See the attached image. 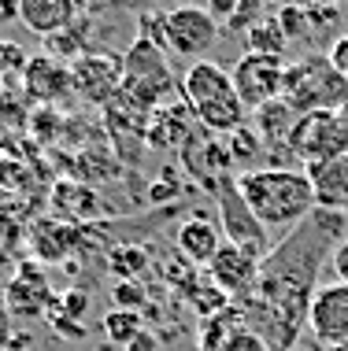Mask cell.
Masks as SVG:
<instances>
[{
	"instance_id": "cell-1",
	"label": "cell",
	"mask_w": 348,
	"mask_h": 351,
	"mask_svg": "<svg viewBox=\"0 0 348 351\" xmlns=\"http://www.w3.org/2000/svg\"><path fill=\"white\" fill-rule=\"evenodd\" d=\"M237 189L263 230H297L318 211L315 185L308 178V170L293 167L244 170V174H237Z\"/></svg>"
},
{
	"instance_id": "cell-2",
	"label": "cell",
	"mask_w": 348,
	"mask_h": 351,
	"mask_svg": "<svg viewBox=\"0 0 348 351\" xmlns=\"http://www.w3.org/2000/svg\"><path fill=\"white\" fill-rule=\"evenodd\" d=\"M182 97H185V108L196 115V122L215 137L219 134L230 137L248 119V108L241 104L237 89H233L230 71L211 63V60L189 63V71L182 78Z\"/></svg>"
},
{
	"instance_id": "cell-3",
	"label": "cell",
	"mask_w": 348,
	"mask_h": 351,
	"mask_svg": "<svg viewBox=\"0 0 348 351\" xmlns=\"http://www.w3.org/2000/svg\"><path fill=\"white\" fill-rule=\"evenodd\" d=\"M281 100H286L297 115L341 111V108H348V78L330 63V56H304V60H297L286 67Z\"/></svg>"
},
{
	"instance_id": "cell-4",
	"label": "cell",
	"mask_w": 348,
	"mask_h": 351,
	"mask_svg": "<svg viewBox=\"0 0 348 351\" xmlns=\"http://www.w3.org/2000/svg\"><path fill=\"white\" fill-rule=\"evenodd\" d=\"M145 37H152L159 49H171L185 60H204L219 41V19L204 4H174L156 19H145Z\"/></svg>"
},
{
	"instance_id": "cell-5",
	"label": "cell",
	"mask_w": 348,
	"mask_h": 351,
	"mask_svg": "<svg viewBox=\"0 0 348 351\" xmlns=\"http://www.w3.org/2000/svg\"><path fill=\"white\" fill-rule=\"evenodd\" d=\"M171 71H167V56L163 49L152 41V37L141 34L130 52L122 56V89L119 100H130L134 108L145 115V111H156L163 97L171 93Z\"/></svg>"
},
{
	"instance_id": "cell-6",
	"label": "cell",
	"mask_w": 348,
	"mask_h": 351,
	"mask_svg": "<svg viewBox=\"0 0 348 351\" xmlns=\"http://www.w3.org/2000/svg\"><path fill=\"white\" fill-rule=\"evenodd\" d=\"M286 148L293 152L297 159H304L308 167L348 156V108L300 115L297 126H293V134H289Z\"/></svg>"
},
{
	"instance_id": "cell-7",
	"label": "cell",
	"mask_w": 348,
	"mask_h": 351,
	"mask_svg": "<svg viewBox=\"0 0 348 351\" xmlns=\"http://www.w3.org/2000/svg\"><path fill=\"white\" fill-rule=\"evenodd\" d=\"M211 193L219 196L222 237H227L230 244H241V248L252 252L256 259H267V255L275 252V248H270V237L259 226V218L248 211V204H244V196H241V189H237V178H222Z\"/></svg>"
},
{
	"instance_id": "cell-8",
	"label": "cell",
	"mask_w": 348,
	"mask_h": 351,
	"mask_svg": "<svg viewBox=\"0 0 348 351\" xmlns=\"http://www.w3.org/2000/svg\"><path fill=\"white\" fill-rule=\"evenodd\" d=\"M233 89H237L241 104L248 111H259L263 104L281 100V82H286V63L281 60H267V56L244 52L237 63L230 67Z\"/></svg>"
},
{
	"instance_id": "cell-9",
	"label": "cell",
	"mask_w": 348,
	"mask_h": 351,
	"mask_svg": "<svg viewBox=\"0 0 348 351\" xmlns=\"http://www.w3.org/2000/svg\"><path fill=\"white\" fill-rule=\"evenodd\" d=\"M308 329L318 344H348V285L330 281L318 285L312 307H308Z\"/></svg>"
},
{
	"instance_id": "cell-10",
	"label": "cell",
	"mask_w": 348,
	"mask_h": 351,
	"mask_svg": "<svg viewBox=\"0 0 348 351\" xmlns=\"http://www.w3.org/2000/svg\"><path fill=\"white\" fill-rule=\"evenodd\" d=\"M259 267H263V259H256L252 252H244L241 244L227 241L219 252H215V259L208 263V281L222 292V296L244 300L252 289H256Z\"/></svg>"
},
{
	"instance_id": "cell-11",
	"label": "cell",
	"mask_w": 348,
	"mask_h": 351,
	"mask_svg": "<svg viewBox=\"0 0 348 351\" xmlns=\"http://www.w3.org/2000/svg\"><path fill=\"white\" fill-rule=\"evenodd\" d=\"M122 89V60L115 56H82L71 63V93L89 104H108Z\"/></svg>"
},
{
	"instance_id": "cell-12",
	"label": "cell",
	"mask_w": 348,
	"mask_h": 351,
	"mask_svg": "<svg viewBox=\"0 0 348 351\" xmlns=\"http://www.w3.org/2000/svg\"><path fill=\"white\" fill-rule=\"evenodd\" d=\"M178 255H182L185 263H193V267H208L215 259V252L227 244V237H222V226L211 222V218L204 215H193L185 218L182 226H178Z\"/></svg>"
},
{
	"instance_id": "cell-13",
	"label": "cell",
	"mask_w": 348,
	"mask_h": 351,
	"mask_svg": "<svg viewBox=\"0 0 348 351\" xmlns=\"http://www.w3.org/2000/svg\"><path fill=\"white\" fill-rule=\"evenodd\" d=\"M23 85H26V93H30L34 100H41V104L63 100L71 93V67L56 63L52 56H37V60H26Z\"/></svg>"
},
{
	"instance_id": "cell-14",
	"label": "cell",
	"mask_w": 348,
	"mask_h": 351,
	"mask_svg": "<svg viewBox=\"0 0 348 351\" xmlns=\"http://www.w3.org/2000/svg\"><path fill=\"white\" fill-rule=\"evenodd\" d=\"M308 178L315 185V200L323 211L348 215V156L326 159V163H312Z\"/></svg>"
},
{
	"instance_id": "cell-15",
	"label": "cell",
	"mask_w": 348,
	"mask_h": 351,
	"mask_svg": "<svg viewBox=\"0 0 348 351\" xmlns=\"http://www.w3.org/2000/svg\"><path fill=\"white\" fill-rule=\"evenodd\" d=\"M19 19L26 30L56 37L74 23V0H19Z\"/></svg>"
},
{
	"instance_id": "cell-16",
	"label": "cell",
	"mask_w": 348,
	"mask_h": 351,
	"mask_svg": "<svg viewBox=\"0 0 348 351\" xmlns=\"http://www.w3.org/2000/svg\"><path fill=\"white\" fill-rule=\"evenodd\" d=\"M74 230L71 222H63V218H41V222H34L30 230V244H34V255L41 263H60L63 255L74 248Z\"/></svg>"
},
{
	"instance_id": "cell-17",
	"label": "cell",
	"mask_w": 348,
	"mask_h": 351,
	"mask_svg": "<svg viewBox=\"0 0 348 351\" xmlns=\"http://www.w3.org/2000/svg\"><path fill=\"white\" fill-rule=\"evenodd\" d=\"M145 141L152 148H174V145H185L189 141V119H185V108H159L148 115L145 122Z\"/></svg>"
},
{
	"instance_id": "cell-18",
	"label": "cell",
	"mask_w": 348,
	"mask_h": 351,
	"mask_svg": "<svg viewBox=\"0 0 348 351\" xmlns=\"http://www.w3.org/2000/svg\"><path fill=\"white\" fill-rule=\"evenodd\" d=\"M52 292L49 285H34V281H23V278H12L4 289V307L12 311L15 318H41L49 315L52 307Z\"/></svg>"
},
{
	"instance_id": "cell-19",
	"label": "cell",
	"mask_w": 348,
	"mask_h": 351,
	"mask_svg": "<svg viewBox=\"0 0 348 351\" xmlns=\"http://www.w3.org/2000/svg\"><path fill=\"white\" fill-rule=\"evenodd\" d=\"M252 115H256L259 141H263V145H270V148L289 145V134H293V126H297V119H300L286 100H270V104H263L259 111H252Z\"/></svg>"
},
{
	"instance_id": "cell-20",
	"label": "cell",
	"mask_w": 348,
	"mask_h": 351,
	"mask_svg": "<svg viewBox=\"0 0 348 351\" xmlns=\"http://www.w3.org/2000/svg\"><path fill=\"white\" fill-rule=\"evenodd\" d=\"M244 52H256V56H267V60H281L289 52V37L281 30V23L275 15H263L256 26L244 30Z\"/></svg>"
},
{
	"instance_id": "cell-21",
	"label": "cell",
	"mask_w": 348,
	"mask_h": 351,
	"mask_svg": "<svg viewBox=\"0 0 348 351\" xmlns=\"http://www.w3.org/2000/svg\"><path fill=\"white\" fill-rule=\"evenodd\" d=\"M93 193L86 185H74V182H60L52 189V211L56 218H63V222H82L86 215H93Z\"/></svg>"
},
{
	"instance_id": "cell-22",
	"label": "cell",
	"mask_w": 348,
	"mask_h": 351,
	"mask_svg": "<svg viewBox=\"0 0 348 351\" xmlns=\"http://www.w3.org/2000/svg\"><path fill=\"white\" fill-rule=\"evenodd\" d=\"M148 255L145 248H137V244H119V248H111L108 255V270L115 274L119 281H137V274L145 270Z\"/></svg>"
},
{
	"instance_id": "cell-23",
	"label": "cell",
	"mask_w": 348,
	"mask_h": 351,
	"mask_svg": "<svg viewBox=\"0 0 348 351\" xmlns=\"http://www.w3.org/2000/svg\"><path fill=\"white\" fill-rule=\"evenodd\" d=\"M104 333H108L111 344L126 348L130 340L141 333V315H137V311H119V307L108 311V315H104Z\"/></svg>"
},
{
	"instance_id": "cell-24",
	"label": "cell",
	"mask_w": 348,
	"mask_h": 351,
	"mask_svg": "<svg viewBox=\"0 0 348 351\" xmlns=\"http://www.w3.org/2000/svg\"><path fill=\"white\" fill-rule=\"evenodd\" d=\"M278 23H281V30H286L289 37V45H297V41H308L315 30H312V19H308V8L304 4H286V8H278Z\"/></svg>"
},
{
	"instance_id": "cell-25",
	"label": "cell",
	"mask_w": 348,
	"mask_h": 351,
	"mask_svg": "<svg viewBox=\"0 0 348 351\" xmlns=\"http://www.w3.org/2000/svg\"><path fill=\"white\" fill-rule=\"evenodd\" d=\"M219 351H275L267 344V337H259L256 329H248V326H241V329H233V333L222 340V348Z\"/></svg>"
},
{
	"instance_id": "cell-26",
	"label": "cell",
	"mask_w": 348,
	"mask_h": 351,
	"mask_svg": "<svg viewBox=\"0 0 348 351\" xmlns=\"http://www.w3.org/2000/svg\"><path fill=\"white\" fill-rule=\"evenodd\" d=\"M227 148H230V159H248V156H259L263 141H259L256 130L241 126V130H233V134L227 137Z\"/></svg>"
},
{
	"instance_id": "cell-27",
	"label": "cell",
	"mask_w": 348,
	"mask_h": 351,
	"mask_svg": "<svg viewBox=\"0 0 348 351\" xmlns=\"http://www.w3.org/2000/svg\"><path fill=\"white\" fill-rule=\"evenodd\" d=\"M111 300H115L119 311H137L141 303H145V285L141 281H119L115 289H111Z\"/></svg>"
},
{
	"instance_id": "cell-28",
	"label": "cell",
	"mask_w": 348,
	"mask_h": 351,
	"mask_svg": "<svg viewBox=\"0 0 348 351\" xmlns=\"http://www.w3.org/2000/svg\"><path fill=\"white\" fill-rule=\"evenodd\" d=\"M56 307H60V315H67L71 322H82L89 311V296L82 289H67L60 300H56Z\"/></svg>"
},
{
	"instance_id": "cell-29",
	"label": "cell",
	"mask_w": 348,
	"mask_h": 351,
	"mask_svg": "<svg viewBox=\"0 0 348 351\" xmlns=\"http://www.w3.org/2000/svg\"><path fill=\"white\" fill-rule=\"evenodd\" d=\"M308 19H312V30H334L341 23V8H330V4L308 8Z\"/></svg>"
},
{
	"instance_id": "cell-30",
	"label": "cell",
	"mask_w": 348,
	"mask_h": 351,
	"mask_svg": "<svg viewBox=\"0 0 348 351\" xmlns=\"http://www.w3.org/2000/svg\"><path fill=\"white\" fill-rule=\"evenodd\" d=\"M30 126H34V137H37V141H52V137H56V126H60V119H56L49 108H45L41 115H34Z\"/></svg>"
},
{
	"instance_id": "cell-31",
	"label": "cell",
	"mask_w": 348,
	"mask_h": 351,
	"mask_svg": "<svg viewBox=\"0 0 348 351\" xmlns=\"http://www.w3.org/2000/svg\"><path fill=\"white\" fill-rule=\"evenodd\" d=\"M330 267H334V274H337V281L348 285V237L330 252Z\"/></svg>"
},
{
	"instance_id": "cell-32",
	"label": "cell",
	"mask_w": 348,
	"mask_h": 351,
	"mask_svg": "<svg viewBox=\"0 0 348 351\" xmlns=\"http://www.w3.org/2000/svg\"><path fill=\"white\" fill-rule=\"evenodd\" d=\"M326 56H330V63H334V67H337V71H341L345 78H348V34L337 37V41H334V49L326 52Z\"/></svg>"
},
{
	"instance_id": "cell-33",
	"label": "cell",
	"mask_w": 348,
	"mask_h": 351,
	"mask_svg": "<svg viewBox=\"0 0 348 351\" xmlns=\"http://www.w3.org/2000/svg\"><path fill=\"white\" fill-rule=\"evenodd\" d=\"M12 322H15V315L4 307V303H0V351H8V348H12V337H15Z\"/></svg>"
},
{
	"instance_id": "cell-34",
	"label": "cell",
	"mask_w": 348,
	"mask_h": 351,
	"mask_svg": "<svg viewBox=\"0 0 348 351\" xmlns=\"http://www.w3.org/2000/svg\"><path fill=\"white\" fill-rule=\"evenodd\" d=\"M237 4L241 0H204V8H208V12L215 15V19H233V12H237Z\"/></svg>"
},
{
	"instance_id": "cell-35",
	"label": "cell",
	"mask_w": 348,
	"mask_h": 351,
	"mask_svg": "<svg viewBox=\"0 0 348 351\" xmlns=\"http://www.w3.org/2000/svg\"><path fill=\"white\" fill-rule=\"evenodd\" d=\"M126 351H159V340L148 333V329H141V333L126 344Z\"/></svg>"
},
{
	"instance_id": "cell-36",
	"label": "cell",
	"mask_w": 348,
	"mask_h": 351,
	"mask_svg": "<svg viewBox=\"0 0 348 351\" xmlns=\"http://www.w3.org/2000/svg\"><path fill=\"white\" fill-rule=\"evenodd\" d=\"M19 19V0H0V26Z\"/></svg>"
},
{
	"instance_id": "cell-37",
	"label": "cell",
	"mask_w": 348,
	"mask_h": 351,
	"mask_svg": "<svg viewBox=\"0 0 348 351\" xmlns=\"http://www.w3.org/2000/svg\"><path fill=\"white\" fill-rule=\"evenodd\" d=\"M297 4H304V8H318V4H330V8H341V0H297Z\"/></svg>"
},
{
	"instance_id": "cell-38",
	"label": "cell",
	"mask_w": 348,
	"mask_h": 351,
	"mask_svg": "<svg viewBox=\"0 0 348 351\" xmlns=\"http://www.w3.org/2000/svg\"><path fill=\"white\" fill-rule=\"evenodd\" d=\"M323 351H348V344H326Z\"/></svg>"
},
{
	"instance_id": "cell-39",
	"label": "cell",
	"mask_w": 348,
	"mask_h": 351,
	"mask_svg": "<svg viewBox=\"0 0 348 351\" xmlns=\"http://www.w3.org/2000/svg\"><path fill=\"white\" fill-rule=\"evenodd\" d=\"M263 4H275V8H286V4H293V0H263Z\"/></svg>"
},
{
	"instance_id": "cell-40",
	"label": "cell",
	"mask_w": 348,
	"mask_h": 351,
	"mask_svg": "<svg viewBox=\"0 0 348 351\" xmlns=\"http://www.w3.org/2000/svg\"><path fill=\"white\" fill-rule=\"evenodd\" d=\"M4 167H8V159H4V148H0V178H4Z\"/></svg>"
}]
</instances>
